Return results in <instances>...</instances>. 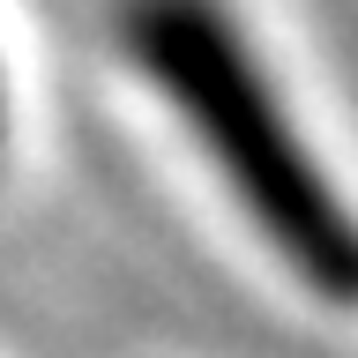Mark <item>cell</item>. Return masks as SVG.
<instances>
[{
    "label": "cell",
    "mask_w": 358,
    "mask_h": 358,
    "mask_svg": "<svg viewBox=\"0 0 358 358\" xmlns=\"http://www.w3.org/2000/svg\"><path fill=\"white\" fill-rule=\"evenodd\" d=\"M127 38H134L142 75L187 112L201 150L217 157L231 194H246L268 246L306 284H321L329 299L351 306L358 299V224L329 194V179L306 157V142H291L284 105L268 97L262 67L231 38V22L209 0H134Z\"/></svg>",
    "instance_id": "1"
}]
</instances>
